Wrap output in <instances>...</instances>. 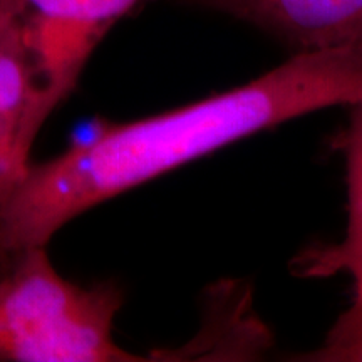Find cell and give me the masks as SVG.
<instances>
[{
  "instance_id": "cell-8",
  "label": "cell",
  "mask_w": 362,
  "mask_h": 362,
  "mask_svg": "<svg viewBox=\"0 0 362 362\" xmlns=\"http://www.w3.org/2000/svg\"><path fill=\"white\" fill-rule=\"evenodd\" d=\"M344 149H346V155L362 160V104L354 106V116L344 139Z\"/></svg>"
},
{
  "instance_id": "cell-4",
  "label": "cell",
  "mask_w": 362,
  "mask_h": 362,
  "mask_svg": "<svg viewBox=\"0 0 362 362\" xmlns=\"http://www.w3.org/2000/svg\"><path fill=\"white\" fill-rule=\"evenodd\" d=\"M230 13L302 51L362 56V0H193Z\"/></svg>"
},
{
  "instance_id": "cell-6",
  "label": "cell",
  "mask_w": 362,
  "mask_h": 362,
  "mask_svg": "<svg viewBox=\"0 0 362 362\" xmlns=\"http://www.w3.org/2000/svg\"><path fill=\"white\" fill-rule=\"evenodd\" d=\"M347 189H349V225L346 238L337 247L307 252L300 259L302 274L325 277L347 272L352 277V300L349 309L330 329L325 344H341L362 336V160L346 155Z\"/></svg>"
},
{
  "instance_id": "cell-7",
  "label": "cell",
  "mask_w": 362,
  "mask_h": 362,
  "mask_svg": "<svg viewBox=\"0 0 362 362\" xmlns=\"http://www.w3.org/2000/svg\"><path fill=\"white\" fill-rule=\"evenodd\" d=\"M298 361L320 362H362V336L341 344H324L319 349L296 357Z\"/></svg>"
},
{
  "instance_id": "cell-2",
  "label": "cell",
  "mask_w": 362,
  "mask_h": 362,
  "mask_svg": "<svg viewBox=\"0 0 362 362\" xmlns=\"http://www.w3.org/2000/svg\"><path fill=\"white\" fill-rule=\"evenodd\" d=\"M0 282V359L13 362H136L112 339L123 291L83 287L62 277L45 247L17 253Z\"/></svg>"
},
{
  "instance_id": "cell-5",
  "label": "cell",
  "mask_w": 362,
  "mask_h": 362,
  "mask_svg": "<svg viewBox=\"0 0 362 362\" xmlns=\"http://www.w3.org/2000/svg\"><path fill=\"white\" fill-rule=\"evenodd\" d=\"M33 99V71L21 29L0 4V210L29 170L25 121Z\"/></svg>"
},
{
  "instance_id": "cell-1",
  "label": "cell",
  "mask_w": 362,
  "mask_h": 362,
  "mask_svg": "<svg viewBox=\"0 0 362 362\" xmlns=\"http://www.w3.org/2000/svg\"><path fill=\"white\" fill-rule=\"evenodd\" d=\"M362 104V56L302 51L260 78L129 123L29 166L0 210V250L45 247L90 208L214 151L330 106Z\"/></svg>"
},
{
  "instance_id": "cell-3",
  "label": "cell",
  "mask_w": 362,
  "mask_h": 362,
  "mask_svg": "<svg viewBox=\"0 0 362 362\" xmlns=\"http://www.w3.org/2000/svg\"><path fill=\"white\" fill-rule=\"evenodd\" d=\"M139 0H0L21 29L33 71L25 139L72 93L86 62L116 21Z\"/></svg>"
}]
</instances>
